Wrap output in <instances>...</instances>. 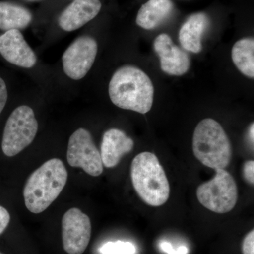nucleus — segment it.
<instances>
[{"label": "nucleus", "mask_w": 254, "mask_h": 254, "mask_svg": "<svg viewBox=\"0 0 254 254\" xmlns=\"http://www.w3.org/2000/svg\"><path fill=\"white\" fill-rule=\"evenodd\" d=\"M0 54L20 67L32 68L36 64V55L19 30H10L0 36Z\"/></svg>", "instance_id": "obj_11"}, {"label": "nucleus", "mask_w": 254, "mask_h": 254, "mask_svg": "<svg viewBox=\"0 0 254 254\" xmlns=\"http://www.w3.org/2000/svg\"><path fill=\"white\" fill-rule=\"evenodd\" d=\"M38 128V122L31 108L26 105L16 108L5 125L1 143L3 153L8 157L21 153L33 141Z\"/></svg>", "instance_id": "obj_5"}, {"label": "nucleus", "mask_w": 254, "mask_h": 254, "mask_svg": "<svg viewBox=\"0 0 254 254\" xmlns=\"http://www.w3.org/2000/svg\"><path fill=\"white\" fill-rule=\"evenodd\" d=\"M8 93L6 83L2 78H0V114L4 110L7 101Z\"/></svg>", "instance_id": "obj_23"}, {"label": "nucleus", "mask_w": 254, "mask_h": 254, "mask_svg": "<svg viewBox=\"0 0 254 254\" xmlns=\"http://www.w3.org/2000/svg\"><path fill=\"white\" fill-rule=\"evenodd\" d=\"M97 53L98 44L94 38L88 36L79 37L63 54L64 71L71 79H81L91 69Z\"/></svg>", "instance_id": "obj_8"}, {"label": "nucleus", "mask_w": 254, "mask_h": 254, "mask_svg": "<svg viewBox=\"0 0 254 254\" xmlns=\"http://www.w3.org/2000/svg\"><path fill=\"white\" fill-rule=\"evenodd\" d=\"M10 222V215L6 208L0 205V235L3 233Z\"/></svg>", "instance_id": "obj_22"}, {"label": "nucleus", "mask_w": 254, "mask_h": 254, "mask_svg": "<svg viewBox=\"0 0 254 254\" xmlns=\"http://www.w3.org/2000/svg\"><path fill=\"white\" fill-rule=\"evenodd\" d=\"M242 254H254V230L247 234L242 242Z\"/></svg>", "instance_id": "obj_19"}, {"label": "nucleus", "mask_w": 254, "mask_h": 254, "mask_svg": "<svg viewBox=\"0 0 254 254\" xmlns=\"http://www.w3.org/2000/svg\"><path fill=\"white\" fill-rule=\"evenodd\" d=\"M64 250L68 254H82L86 250L91 237L89 217L78 208L69 209L64 215L63 222Z\"/></svg>", "instance_id": "obj_9"}, {"label": "nucleus", "mask_w": 254, "mask_h": 254, "mask_svg": "<svg viewBox=\"0 0 254 254\" xmlns=\"http://www.w3.org/2000/svg\"><path fill=\"white\" fill-rule=\"evenodd\" d=\"M244 176L250 185L254 184V160H249L246 162L244 165Z\"/></svg>", "instance_id": "obj_21"}, {"label": "nucleus", "mask_w": 254, "mask_h": 254, "mask_svg": "<svg viewBox=\"0 0 254 254\" xmlns=\"http://www.w3.org/2000/svg\"><path fill=\"white\" fill-rule=\"evenodd\" d=\"M0 254H2L0 253Z\"/></svg>", "instance_id": "obj_26"}, {"label": "nucleus", "mask_w": 254, "mask_h": 254, "mask_svg": "<svg viewBox=\"0 0 254 254\" xmlns=\"http://www.w3.org/2000/svg\"><path fill=\"white\" fill-rule=\"evenodd\" d=\"M193 151L200 163L214 170L227 168L232 158L228 136L221 125L213 119H204L195 127Z\"/></svg>", "instance_id": "obj_4"}, {"label": "nucleus", "mask_w": 254, "mask_h": 254, "mask_svg": "<svg viewBox=\"0 0 254 254\" xmlns=\"http://www.w3.org/2000/svg\"><path fill=\"white\" fill-rule=\"evenodd\" d=\"M32 14L27 9L13 3L0 1V29L8 31L27 27Z\"/></svg>", "instance_id": "obj_16"}, {"label": "nucleus", "mask_w": 254, "mask_h": 254, "mask_svg": "<svg viewBox=\"0 0 254 254\" xmlns=\"http://www.w3.org/2000/svg\"><path fill=\"white\" fill-rule=\"evenodd\" d=\"M68 173L63 162L50 159L28 177L23 190L25 204L31 213H41L53 203L64 188Z\"/></svg>", "instance_id": "obj_2"}, {"label": "nucleus", "mask_w": 254, "mask_h": 254, "mask_svg": "<svg viewBox=\"0 0 254 254\" xmlns=\"http://www.w3.org/2000/svg\"><path fill=\"white\" fill-rule=\"evenodd\" d=\"M31 1H33V0H31Z\"/></svg>", "instance_id": "obj_25"}, {"label": "nucleus", "mask_w": 254, "mask_h": 254, "mask_svg": "<svg viewBox=\"0 0 254 254\" xmlns=\"http://www.w3.org/2000/svg\"><path fill=\"white\" fill-rule=\"evenodd\" d=\"M154 49L160 60L164 72L172 76H182L190 69V60L186 52L177 46L167 34L155 38Z\"/></svg>", "instance_id": "obj_10"}, {"label": "nucleus", "mask_w": 254, "mask_h": 254, "mask_svg": "<svg viewBox=\"0 0 254 254\" xmlns=\"http://www.w3.org/2000/svg\"><path fill=\"white\" fill-rule=\"evenodd\" d=\"M101 6L100 0H73L60 15L58 23L64 31H75L99 14Z\"/></svg>", "instance_id": "obj_12"}, {"label": "nucleus", "mask_w": 254, "mask_h": 254, "mask_svg": "<svg viewBox=\"0 0 254 254\" xmlns=\"http://www.w3.org/2000/svg\"><path fill=\"white\" fill-rule=\"evenodd\" d=\"M209 18L204 13L192 14L182 25L179 39L184 49L193 53L201 51V39L208 27Z\"/></svg>", "instance_id": "obj_14"}, {"label": "nucleus", "mask_w": 254, "mask_h": 254, "mask_svg": "<svg viewBox=\"0 0 254 254\" xmlns=\"http://www.w3.org/2000/svg\"><path fill=\"white\" fill-rule=\"evenodd\" d=\"M109 95L118 108L145 114L153 106L154 86L144 71L127 65L114 73L110 82Z\"/></svg>", "instance_id": "obj_1"}, {"label": "nucleus", "mask_w": 254, "mask_h": 254, "mask_svg": "<svg viewBox=\"0 0 254 254\" xmlns=\"http://www.w3.org/2000/svg\"><path fill=\"white\" fill-rule=\"evenodd\" d=\"M173 7L171 0H149L138 11L137 25L143 29H155L170 16Z\"/></svg>", "instance_id": "obj_15"}, {"label": "nucleus", "mask_w": 254, "mask_h": 254, "mask_svg": "<svg viewBox=\"0 0 254 254\" xmlns=\"http://www.w3.org/2000/svg\"><path fill=\"white\" fill-rule=\"evenodd\" d=\"M254 123L251 125L250 129V136L251 141H252V143L254 144Z\"/></svg>", "instance_id": "obj_24"}, {"label": "nucleus", "mask_w": 254, "mask_h": 254, "mask_svg": "<svg viewBox=\"0 0 254 254\" xmlns=\"http://www.w3.org/2000/svg\"><path fill=\"white\" fill-rule=\"evenodd\" d=\"M160 249L163 252L168 254H188L189 250L185 246H181V247L177 248V250L174 249L171 244L169 242H164L160 243Z\"/></svg>", "instance_id": "obj_20"}, {"label": "nucleus", "mask_w": 254, "mask_h": 254, "mask_svg": "<svg viewBox=\"0 0 254 254\" xmlns=\"http://www.w3.org/2000/svg\"><path fill=\"white\" fill-rule=\"evenodd\" d=\"M232 61L237 68L247 77H254V40L243 38L234 45Z\"/></svg>", "instance_id": "obj_17"}, {"label": "nucleus", "mask_w": 254, "mask_h": 254, "mask_svg": "<svg viewBox=\"0 0 254 254\" xmlns=\"http://www.w3.org/2000/svg\"><path fill=\"white\" fill-rule=\"evenodd\" d=\"M99 251L102 254H134L136 247L131 242L117 241L105 243Z\"/></svg>", "instance_id": "obj_18"}, {"label": "nucleus", "mask_w": 254, "mask_h": 254, "mask_svg": "<svg viewBox=\"0 0 254 254\" xmlns=\"http://www.w3.org/2000/svg\"><path fill=\"white\" fill-rule=\"evenodd\" d=\"M213 180L202 184L196 190L200 204L214 213H229L238 199L235 179L225 169H216Z\"/></svg>", "instance_id": "obj_6"}, {"label": "nucleus", "mask_w": 254, "mask_h": 254, "mask_svg": "<svg viewBox=\"0 0 254 254\" xmlns=\"http://www.w3.org/2000/svg\"><path fill=\"white\" fill-rule=\"evenodd\" d=\"M131 177L136 193L146 204L158 207L168 201L170 185L156 155L150 152L137 155L132 161Z\"/></svg>", "instance_id": "obj_3"}, {"label": "nucleus", "mask_w": 254, "mask_h": 254, "mask_svg": "<svg viewBox=\"0 0 254 254\" xmlns=\"http://www.w3.org/2000/svg\"><path fill=\"white\" fill-rule=\"evenodd\" d=\"M133 145V140L122 130L110 128L105 131L100 151L103 165L108 168L117 166L122 157L131 151Z\"/></svg>", "instance_id": "obj_13"}, {"label": "nucleus", "mask_w": 254, "mask_h": 254, "mask_svg": "<svg viewBox=\"0 0 254 254\" xmlns=\"http://www.w3.org/2000/svg\"><path fill=\"white\" fill-rule=\"evenodd\" d=\"M67 161L71 167L81 168L91 176H100L103 173L101 155L88 130L78 128L70 137Z\"/></svg>", "instance_id": "obj_7"}]
</instances>
